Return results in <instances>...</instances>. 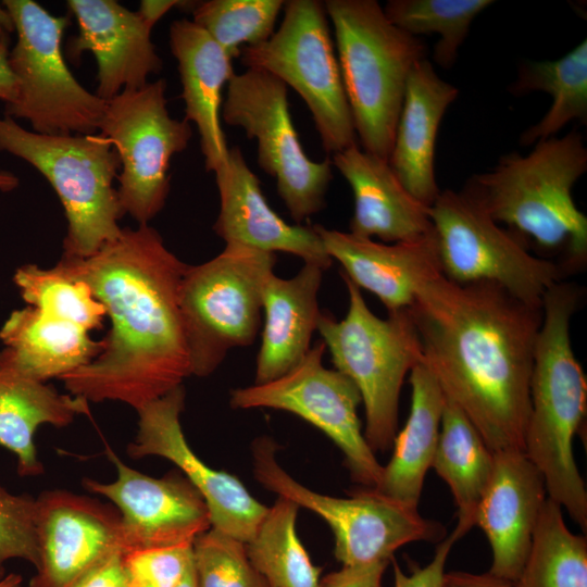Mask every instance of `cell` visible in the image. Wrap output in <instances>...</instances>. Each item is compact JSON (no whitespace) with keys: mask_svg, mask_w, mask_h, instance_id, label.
Instances as JSON below:
<instances>
[{"mask_svg":"<svg viewBox=\"0 0 587 587\" xmlns=\"http://www.w3.org/2000/svg\"><path fill=\"white\" fill-rule=\"evenodd\" d=\"M54 267L86 283L111 320L102 352L60 378L71 395L139 411L192 375L179 305L188 264L157 229L122 228L92 255H62Z\"/></svg>","mask_w":587,"mask_h":587,"instance_id":"obj_1","label":"cell"},{"mask_svg":"<svg viewBox=\"0 0 587 587\" xmlns=\"http://www.w3.org/2000/svg\"><path fill=\"white\" fill-rule=\"evenodd\" d=\"M409 311L422 362L445 396L494 453L524 451L542 305L491 283L459 284L440 272L419 286Z\"/></svg>","mask_w":587,"mask_h":587,"instance_id":"obj_2","label":"cell"},{"mask_svg":"<svg viewBox=\"0 0 587 587\" xmlns=\"http://www.w3.org/2000/svg\"><path fill=\"white\" fill-rule=\"evenodd\" d=\"M586 171L584 137L573 129L537 141L525 155H502L495 167L472 176L463 190L525 246L563 253L566 271L587 259V217L572 196Z\"/></svg>","mask_w":587,"mask_h":587,"instance_id":"obj_3","label":"cell"},{"mask_svg":"<svg viewBox=\"0 0 587 587\" xmlns=\"http://www.w3.org/2000/svg\"><path fill=\"white\" fill-rule=\"evenodd\" d=\"M580 295L575 285L561 280L544 296L524 452L541 473L547 497L586 532L587 490L573 442L586 417L587 380L570 337Z\"/></svg>","mask_w":587,"mask_h":587,"instance_id":"obj_4","label":"cell"},{"mask_svg":"<svg viewBox=\"0 0 587 587\" xmlns=\"http://www.w3.org/2000/svg\"><path fill=\"white\" fill-rule=\"evenodd\" d=\"M362 149L388 161L407 83L427 47L394 25L375 0L324 1Z\"/></svg>","mask_w":587,"mask_h":587,"instance_id":"obj_5","label":"cell"},{"mask_svg":"<svg viewBox=\"0 0 587 587\" xmlns=\"http://www.w3.org/2000/svg\"><path fill=\"white\" fill-rule=\"evenodd\" d=\"M349 305L342 320L321 312L317 332L335 370L358 388L365 410L364 437L375 451L392 447L403 380L422 362L419 334L409 308L374 314L361 289L344 274Z\"/></svg>","mask_w":587,"mask_h":587,"instance_id":"obj_6","label":"cell"},{"mask_svg":"<svg viewBox=\"0 0 587 587\" xmlns=\"http://www.w3.org/2000/svg\"><path fill=\"white\" fill-rule=\"evenodd\" d=\"M0 151L32 164L55 190L67 221L63 255L90 257L120 236L124 212L113 180L121 161L107 137L38 134L4 115Z\"/></svg>","mask_w":587,"mask_h":587,"instance_id":"obj_7","label":"cell"},{"mask_svg":"<svg viewBox=\"0 0 587 587\" xmlns=\"http://www.w3.org/2000/svg\"><path fill=\"white\" fill-rule=\"evenodd\" d=\"M275 253L226 243L216 257L188 265L179 305L192 375L212 374L227 353L251 346L262 325V296Z\"/></svg>","mask_w":587,"mask_h":587,"instance_id":"obj_8","label":"cell"},{"mask_svg":"<svg viewBox=\"0 0 587 587\" xmlns=\"http://www.w3.org/2000/svg\"><path fill=\"white\" fill-rule=\"evenodd\" d=\"M16 43L8 63L17 80V98L4 115L27 121L43 135H93L107 101L85 89L68 70L61 41L68 16H54L33 0H4Z\"/></svg>","mask_w":587,"mask_h":587,"instance_id":"obj_9","label":"cell"},{"mask_svg":"<svg viewBox=\"0 0 587 587\" xmlns=\"http://www.w3.org/2000/svg\"><path fill=\"white\" fill-rule=\"evenodd\" d=\"M238 59L247 68L267 72L295 89L326 153L357 143L324 1H285L278 29L266 41L243 47Z\"/></svg>","mask_w":587,"mask_h":587,"instance_id":"obj_10","label":"cell"},{"mask_svg":"<svg viewBox=\"0 0 587 587\" xmlns=\"http://www.w3.org/2000/svg\"><path fill=\"white\" fill-rule=\"evenodd\" d=\"M253 471L266 489L321 516L335 539L342 566L391 561L396 550L414 541L439 542L445 527L419 510L363 488L340 498L316 492L291 477L276 460V444L260 437L252 444Z\"/></svg>","mask_w":587,"mask_h":587,"instance_id":"obj_11","label":"cell"},{"mask_svg":"<svg viewBox=\"0 0 587 587\" xmlns=\"http://www.w3.org/2000/svg\"><path fill=\"white\" fill-rule=\"evenodd\" d=\"M428 215L441 273L450 280L491 283L525 303L542 305L545 294L565 274L560 263L532 254L464 190L440 191Z\"/></svg>","mask_w":587,"mask_h":587,"instance_id":"obj_12","label":"cell"},{"mask_svg":"<svg viewBox=\"0 0 587 587\" xmlns=\"http://www.w3.org/2000/svg\"><path fill=\"white\" fill-rule=\"evenodd\" d=\"M222 115L257 140L258 165L275 179L276 190L295 224L325 208L333 179L330 159L314 161L302 148L291 120L287 86L267 72L247 68L227 84Z\"/></svg>","mask_w":587,"mask_h":587,"instance_id":"obj_13","label":"cell"},{"mask_svg":"<svg viewBox=\"0 0 587 587\" xmlns=\"http://www.w3.org/2000/svg\"><path fill=\"white\" fill-rule=\"evenodd\" d=\"M166 82L160 78L140 89H124L107 101L99 126L121 161L117 196L124 214L148 224L164 208L171 188L173 155L192 136L190 123L167 111Z\"/></svg>","mask_w":587,"mask_h":587,"instance_id":"obj_14","label":"cell"},{"mask_svg":"<svg viewBox=\"0 0 587 587\" xmlns=\"http://www.w3.org/2000/svg\"><path fill=\"white\" fill-rule=\"evenodd\" d=\"M323 341L283 376L230 391L234 409L268 408L292 413L324 433L342 452L351 478L373 489L383 465L369 446L358 408L362 402L355 385L337 370L323 364Z\"/></svg>","mask_w":587,"mask_h":587,"instance_id":"obj_15","label":"cell"},{"mask_svg":"<svg viewBox=\"0 0 587 587\" xmlns=\"http://www.w3.org/2000/svg\"><path fill=\"white\" fill-rule=\"evenodd\" d=\"M184 403L180 385L137 411L138 432L127 452L134 459L154 455L174 463L205 501L211 528L246 544L268 507L252 497L236 476L212 469L198 458L182 428Z\"/></svg>","mask_w":587,"mask_h":587,"instance_id":"obj_16","label":"cell"},{"mask_svg":"<svg viewBox=\"0 0 587 587\" xmlns=\"http://www.w3.org/2000/svg\"><path fill=\"white\" fill-rule=\"evenodd\" d=\"M105 453L116 469V479L84 478L83 485L116 507L124 552L191 545L211 528L205 501L182 473L151 477L125 464L108 446Z\"/></svg>","mask_w":587,"mask_h":587,"instance_id":"obj_17","label":"cell"},{"mask_svg":"<svg viewBox=\"0 0 587 587\" xmlns=\"http://www.w3.org/2000/svg\"><path fill=\"white\" fill-rule=\"evenodd\" d=\"M36 507L39 565L28 587H67L111 554L124 552L116 509L61 489L41 492Z\"/></svg>","mask_w":587,"mask_h":587,"instance_id":"obj_18","label":"cell"},{"mask_svg":"<svg viewBox=\"0 0 587 587\" xmlns=\"http://www.w3.org/2000/svg\"><path fill=\"white\" fill-rule=\"evenodd\" d=\"M78 35L71 37L66 55L76 62L89 51L97 61L96 95L109 101L124 89H140L150 74L163 67L151 41L150 27L137 12L114 0H68Z\"/></svg>","mask_w":587,"mask_h":587,"instance_id":"obj_19","label":"cell"},{"mask_svg":"<svg viewBox=\"0 0 587 587\" xmlns=\"http://www.w3.org/2000/svg\"><path fill=\"white\" fill-rule=\"evenodd\" d=\"M491 479L480 498L474 526L492 552L490 574L514 583L537 524L547 491L544 477L523 450L494 453Z\"/></svg>","mask_w":587,"mask_h":587,"instance_id":"obj_20","label":"cell"},{"mask_svg":"<svg viewBox=\"0 0 587 587\" xmlns=\"http://www.w3.org/2000/svg\"><path fill=\"white\" fill-rule=\"evenodd\" d=\"M220 212L214 233L225 243H239L266 252H286L304 263L327 270L333 260L312 225L290 224L268 204L257 175L238 147L215 173Z\"/></svg>","mask_w":587,"mask_h":587,"instance_id":"obj_21","label":"cell"},{"mask_svg":"<svg viewBox=\"0 0 587 587\" xmlns=\"http://www.w3.org/2000/svg\"><path fill=\"white\" fill-rule=\"evenodd\" d=\"M326 253L360 289L375 295L394 312L410 308L419 286L440 273L435 232L407 241L385 243L349 232L312 225Z\"/></svg>","mask_w":587,"mask_h":587,"instance_id":"obj_22","label":"cell"},{"mask_svg":"<svg viewBox=\"0 0 587 587\" xmlns=\"http://www.w3.org/2000/svg\"><path fill=\"white\" fill-rule=\"evenodd\" d=\"M332 164L353 193L349 233L392 243L434 232L428 207L404 188L387 160L360 149L355 143L333 154Z\"/></svg>","mask_w":587,"mask_h":587,"instance_id":"obj_23","label":"cell"},{"mask_svg":"<svg viewBox=\"0 0 587 587\" xmlns=\"http://www.w3.org/2000/svg\"><path fill=\"white\" fill-rule=\"evenodd\" d=\"M459 89L424 59L410 73L388 163L404 188L430 207L440 193L435 174L438 128Z\"/></svg>","mask_w":587,"mask_h":587,"instance_id":"obj_24","label":"cell"},{"mask_svg":"<svg viewBox=\"0 0 587 587\" xmlns=\"http://www.w3.org/2000/svg\"><path fill=\"white\" fill-rule=\"evenodd\" d=\"M168 37L182 83L184 118L196 124L205 170L215 173L229 152L220 111L223 88L235 74L232 59L192 21H174Z\"/></svg>","mask_w":587,"mask_h":587,"instance_id":"obj_25","label":"cell"},{"mask_svg":"<svg viewBox=\"0 0 587 587\" xmlns=\"http://www.w3.org/2000/svg\"><path fill=\"white\" fill-rule=\"evenodd\" d=\"M320 265L304 263L291 278L272 273L262 296L263 326L254 384L274 380L294 369L311 349L321 315Z\"/></svg>","mask_w":587,"mask_h":587,"instance_id":"obj_26","label":"cell"},{"mask_svg":"<svg viewBox=\"0 0 587 587\" xmlns=\"http://www.w3.org/2000/svg\"><path fill=\"white\" fill-rule=\"evenodd\" d=\"M88 403L25 376L13 366L5 349L0 351V446L15 454L20 476L43 473L34 441L37 428L43 424L67 426L77 415L89 413Z\"/></svg>","mask_w":587,"mask_h":587,"instance_id":"obj_27","label":"cell"},{"mask_svg":"<svg viewBox=\"0 0 587 587\" xmlns=\"http://www.w3.org/2000/svg\"><path fill=\"white\" fill-rule=\"evenodd\" d=\"M409 379L412 389L410 413L395 437L392 455L383 466L380 479L373 489L417 509L439 437L445 394L423 362L411 370Z\"/></svg>","mask_w":587,"mask_h":587,"instance_id":"obj_28","label":"cell"},{"mask_svg":"<svg viewBox=\"0 0 587 587\" xmlns=\"http://www.w3.org/2000/svg\"><path fill=\"white\" fill-rule=\"evenodd\" d=\"M0 339L13 366L33 379H59L99 355L104 342L90 338L85 328L51 319L32 307L11 312Z\"/></svg>","mask_w":587,"mask_h":587,"instance_id":"obj_29","label":"cell"},{"mask_svg":"<svg viewBox=\"0 0 587 587\" xmlns=\"http://www.w3.org/2000/svg\"><path fill=\"white\" fill-rule=\"evenodd\" d=\"M495 455L464 413L445 396L439 437L432 462L448 485L458 508L457 526L464 535L494 472Z\"/></svg>","mask_w":587,"mask_h":587,"instance_id":"obj_30","label":"cell"},{"mask_svg":"<svg viewBox=\"0 0 587 587\" xmlns=\"http://www.w3.org/2000/svg\"><path fill=\"white\" fill-rule=\"evenodd\" d=\"M544 91L552 103L542 118L524 130L520 143L534 146L559 133L566 124L587 123V40H582L557 60L528 61L519 68L510 87L515 96Z\"/></svg>","mask_w":587,"mask_h":587,"instance_id":"obj_31","label":"cell"},{"mask_svg":"<svg viewBox=\"0 0 587 587\" xmlns=\"http://www.w3.org/2000/svg\"><path fill=\"white\" fill-rule=\"evenodd\" d=\"M513 587H587V539L567 528L561 505L548 497Z\"/></svg>","mask_w":587,"mask_h":587,"instance_id":"obj_32","label":"cell"},{"mask_svg":"<svg viewBox=\"0 0 587 587\" xmlns=\"http://www.w3.org/2000/svg\"><path fill=\"white\" fill-rule=\"evenodd\" d=\"M298 510L278 497L246 542L251 563L270 587H320L322 567L314 565L297 534Z\"/></svg>","mask_w":587,"mask_h":587,"instance_id":"obj_33","label":"cell"},{"mask_svg":"<svg viewBox=\"0 0 587 587\" xmlns=\"http://www.w3.org/2000/svg\"><path fill=\"white\" fill-rule=\"evenodd\" d=\"M492 0H389L387 18L403 32L419 37L438 35L433 59L444 68L453 66L472 22Z\"/></svg>","mask_w":587,"mask_h":587,"instance_id":"obj_34","label":"cell"},{"mask_svg":"<svg viewBox=\"0 0 587 587\" xmlns=\"http://www.w3.org/2000/svg\"><path fill=\"white\" fill-rule=\"evenodd\" d=\"M13 280L23 300L41 314L88 332L103 326L105 308L83 280L67 277L55 267L43 270L35 264L16 268Z\"/></svg>","mask_w":587,"mask_h":587,"instance_id":"obj_35","label":"cell"},{"mask_svg":"<svg viewBox=\"0 0 587 587\" xmlns=\"http://www.w3.org/2000/svg\"><path fill=\"white\" fill-rule=\"evenodd\" d=\"M283 0L196 1L192 22L201 27L233 60L243 47L260 45L274 34Z\"/></svg>","mask_w":587,"mask_h":587,"instance_id":"obj_36","label":"cell"},{"mask_svg":"<svg viewBox=\"0 0 587 587\" xmlns=\"http://www.w3.org/2000/svg\"><path fill=\"white\" fill-rule=\"evenodd\" d=\"M192 563L198 587H270L246 544L213 528L193 540Z\"/></svg>","mask_w":587,"mask_h":587,"instance_id":"obj_37","label":"cell"},{"mask_svg":"<svg viewBox=\"0 0 587 587\" xmlns=\"http://www.w3.org/2000/svg\"><path fill=\"white\" fill-rule=\"evenodd\" d=\"M36 515V498L12 494L0 484V580L7 575L4 564L11 559L38 567Z\"/></svg>","mask_w":587,"mask_h":587,"instance_id":"obj_38","label":"cell"},{"mask_svg":"<svg viewBox=\"0 0 587 587\" xmlns=\"http://www.w3.org/2000/svg\"><path fill=\"white\" fill-rule=\"evenodd\" d=\"M130 587H176L192 565V544L123 552Z\"/></svg>","mask_w":587,"mask_h":587,"instance_id":"obj_39","label":"cell"},{"mask_svg":"<svg viewBox=\"0 0 587 587\" xmlns=\"http://www.w3.org/2000/svg\"><path fill=\"white\" fill-rule=\"evenodd\" d=\"M464 534L454 530L440 540L430 562L425 566L413 565L409 574L404 573L396 561H392L395 587H442L446 562L457 540Z\"/></svg>","mask_w":587,"mask_h":587,"instance_id":"obj_40","label":"cell"},{"mask_svg":"<svg viewBox=\"0 0 587 587\" xmlns=\"http://www.w3.org/2000/svg\"><path fill=\"white\" fill-rule=\"evenodd\" d=\"M390 562L341 566L321 577L320 587H383V576Z\"/></svg>","mask_w":587,"mask_h":587,"instance_id":"obj_41","label":"cell"},{"mask_svg":"<svg viewBox=\"0 0 587 587\" xmlns=\"http://www.w3.org/2000/svg\"><path fill=\"white\" fill-rule=\"evenodd\" d=\"M123 552L118 551L85 572L67 587H130L126 577Z\"/></svg>","mask_w":587,"mask_h":587,"instance_id":"obj_42","label":"cell"},{"mask_svg":"<svg viewBox=\"0 0 587 587\" xmlns=\"http://www.w3.org/2000/svg\"><path fill=\"white\" fill-rule=\"evenodd\" d=\"M442 587H513V583L489 572L474 574L462 571L445 573Z\"/></svg>","mask_w":587,"mask_h":587,"instance_id":"obj_43","label":"cell"},{"mask_svg":"<svg viewBox=\"0 0 587 587\" xmlns=\"http://www.w3.org/2000/svg\"><path fill=\"white\" fill-rule=\"evenodd\" d=\"M196 1L177 0H143L140 2L137 13L153 28L155 23L165 15L172 8H187L191 11Z\"/></svg>","mask_w":587,"mask_h":587,"instance_id":"obj_44","label":"cell"},{"mask_svg":"<svg viewBox=\"0 0 587 587\" xmlns=\"http://www.w3.org/2000/svg\"><path fill=\"white\" fill-rule=\"evenodd\" d=\"M8 52H0V100L5 104L13 103L17 98V80L8 63Z\"/></svg>","mask_w":587,"mask_h":587,"instance_id":"obj_45","label":"cell"},{"mask_svg":"<svg viewBox=\"0 0 587 587\" xmlns=\"http://www.w3.org/2000/svg\"><path fill=\"white\" fill-rule=\"evenodd\" d=\"M13 32H15L13 18L5 7L0 4V52L9 53Z\"/></svg>","mask_w":587,"mask_h":587,"instance_id":"obj_46","label":"cell"},{"mask_svg":"<svg viewBox=\"0 0 587 587\" xmlns=\"http://www.w3.org/2000/svg\"><path fill=\"white\" fill-rule=\"evenodd\" d=\"M18 185V178L10 172L0 171V190L11 191Z\"/></svg>","mask_w":587,"mask_h":587,"instance_id":"obj_47","label":"cell"},{"mask_svg":"<svg viewBox=\"0 0 587 587\" xmlns=\"http://www.w3.org/2000/svg\"><path fill=\"white\" fill-rule=\"evenodd\" d=\"M23 577L18 574H7L3 579L0 580V587H21Z\"/></svg>","mask_w":587,"mask_h":587,"instance_id":"obj_48","label":"cell"},{"mask_svg":"<svg viewBox=\"0 0 587 587\" xmlns=\"http://www.w3.org/2000/svg\"><path fill=\"white\" fill-rule=\"evenodd\" d=\"M176 587H198L197 577L193 570V563Z\"/></svg>","mask_w":587,"mask_h":587,"instance_id":"obj_49","label":"cell"}]
</instances>
